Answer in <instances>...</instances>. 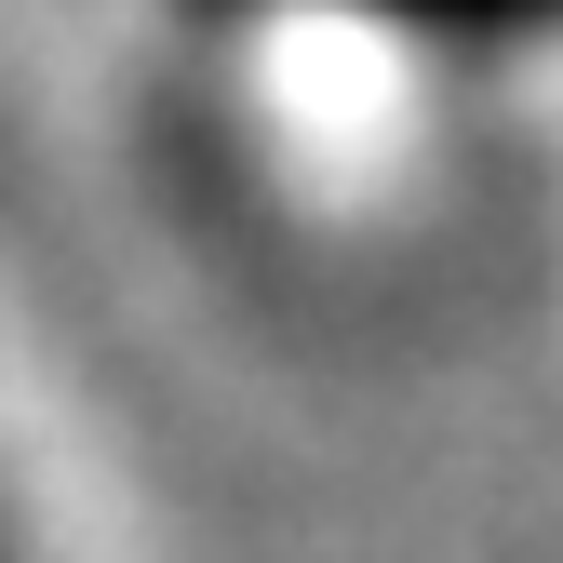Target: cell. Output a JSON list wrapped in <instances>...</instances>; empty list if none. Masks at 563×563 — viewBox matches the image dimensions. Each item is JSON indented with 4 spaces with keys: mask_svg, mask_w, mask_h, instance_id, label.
Masks as SVG:
<instances>
[{
    "mask_svg": "<svg viewBox=\"0 0 563 563\" xmlns=\"http://www.w3.org/2000/svg\"><path fill=\"white\" fill-rule=\"evenodd\" d=\"M309 14L376 27L389 54L443 67V81H550L563 67V0H309Z\"/></svg>",
    "mask_w": 563,
    "mask_h": 563,
    "instance_id": "obj_1",
    "label": "cell"
},
{
    "mask_svg": "<svg viewBox=\"0 0 563 563\" xmlns=\"http://www.w3.org/2000/svg\"><path fill=\"white\" fill-rule=\"evenodd\" d=\"M162 14H175V41L229 54V41H255V27H282V14H309V0H162Z\"/></svg>",
    "mask_w": 563,
    "mask_h": 563,
    "instance_id": "obj_2",
    "label": "cell"
},
{
    "mask_svg": "<svg viewBox=\"0 0 563 563\" xmlns=\"http://www.w3.org/2000/svg\"><path fill=\"white\" fill-rule=\"evenodd\" d=\"M0 563H67L54 523H41V497H27V470H14V443H0Z\"/></svg>",
    "mask_w": 563,
    "mask_h": 563,
    "instance_id": "obj_3",
    "label": "cell"
}]
</instances>
